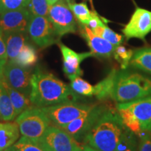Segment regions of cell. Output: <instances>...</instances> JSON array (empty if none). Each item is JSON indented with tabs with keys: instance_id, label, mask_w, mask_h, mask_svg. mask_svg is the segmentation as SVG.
I'll use <instances>...</instances> for the list:
<instances>
[{
	"instance_id": "obj_35",
	"label": "cell",
	"mask_w": 151,
	"mask_h": 151,
	"mask_svg": "<svg viewBox=\"0 0 151 151\" xmlns=\"http://www.w3.org/2000/svg\"><path fill=\"white\" fill-rule=\"evenodd\" d=\"M78 151H90L89 146H87V145H84V146H82L81 148Z\"/></svg>"
},
{
	"instance_id": "obj_31",
	"label": "cell",
	"mask_w": 151,
	"mask_h": 151,
	"mask_svg": "<svg viewBox=\"0 0 151 151\" xmlns=\"http://www.w3.org/2000/svg\"><path fill=\"white\" fill-rule=\"evenodd\" d=\"M104 24H105L104 23V22L101 20L99 16H98L95 12L92 11L91 18H90L89 22H88V23L86 26H88L90 29H91L92 30L95 29V28L99 27V26H102Z\"/></svg>"
},
{
	"instance_id": "obj_12",
	"label": "cell",
	"mask_w": 151,
	"mask_h": 151,
	"mask_svg": "<svg viewBox=\"0 0 151 151\" xmlns=\"http://www.w3.org/2000/svg\"><path fill=\"white\" fill-rule=\"evenodd\" d=\"M151 32V11L137 8L128 23L122 29L124 37L129 40L137 38L145 41V38Z\"/></svg>"
},
{
	"instance_id": "obj_2",
	"label": "cell",
	"mask_w": 151,
	"mask_h": 151,
	"mask_svg": "<svg viewBox=\"0 0 151 151\" xmlns=\"http://www.w3.org/2000/svg\"><path fill=\"white\" fill-rule=\"evenodd\" d=\"M127 129L118 111L107 108L83 141L87 146L96 150L116 151Z\"/></svg>"
},
{
	"instance_id": "obj_28",
	"label": "cell",
	"mask_w": 151,
	"mask_h": 151,
	"mask_svg": "<svg viewBox=\"0 0 151 151\" xmlns=\"http://www.w3.org/2000/svg\"><path fill=\"white\" fill-rule=\"evenodd\" d=\"M27 8L32 16H48L49 5L47 0H29Z\"/></svg>"
},
{
	"instance_id": "obj_9",
	"label": "cell",
	"mask_w": 151,
	"mask_h": 151,
	"mask_svg": "<svg viewBox=\"0 0 151 151\" xmlns=\"http://www.w3.org/2000/svg\"><path fill=\"white\" fill-rule=\"evenodd\" d=\"M27 33L33 42L41 48L58 43L60 39L46 16H32Z\"/></svg>"
},
{
	"instance_id": "obj_27",
	"label": "cell",
	"mask_w": 151,
	"mask_h": 151,
	"mask_svg": "<svg viewBox=\"0 0 151 151\" xmlns=\"http://www.w3.org/2000/svg\"><path fill=\"white\" fill-rule=\"evenodd\" d=\"M133 54L134 51L132 50L127 49L124 46L119 45L115 48L113 57L120 63L121 69H127Z\"/></svg>"
},
{
	"instance_id": "obj_33",
	"label": "cell",
	"mask_w": 151,
	"mask_h": 151,
	"mask_svg": "<svg viewBox=\"0 0 151 151\" xmlns=\"http://www.w3.org/2000/svg\"><path fill=\"white\" fill-rule=\"evenodd\" d=\"M0 60H8L6 53V47L4 41V31L0 27Z\"/></svg>"
},
{
	"instance_id": "obj_3",
	"label": "cell",
	"mask_w": 151,
	"mask_h": 151,
	"mask_svg": "<svg viewBox=\"0 0 151 151\" xmlns=\"http://www.w3.org/2000/svg\"><path fill=\"white\" fill-rule=\"evenodd\" d=\"M151 95V78L137 72L118 71L111 99L118 103H127Z\"/></svg>"
},
{
	"instance_id": "obj_11",
	"label": "cell",
	"mask_w": 151,
	"mask_h": 151,
	"mask_svg": "<svg viewBox=\"0 0 151 151\" xmlns=\"http://www.w3.org/2000/svg\"><path fill=\"white\" fill-rule=\"evenodd\" d=\"M106 109L107 107L105 106L96 104L89 112L75 119L62 128L76 141L81 139L83 140L85 136L92 129Z\"/></svg>"
},
{
	"instance_id": "obj_1",
	"label": "cell",
	"mask_w": 151,
	"mask_h": 151,
	"mask_svg": "<svg viewBox=\"0 0 151 151\" xmlns=\"http://www.w3.org/2000/svg\"><path fill=\"white\" fill-rule=\"evenodd\" d=\"M31 86L30 101L35 106L39 108L74 102L79 98V94L73 92L69 85L39 67L33 71Z\"/></svg>"
},
{
	"instance_id": "obj_17",
	"label": "cell",
	"mask_w": 151,
	"mask_h": 151,
	"mask_svg": "<svg viewBox=\"0 0 151 151\" xmlns=\"http://www.w3.org/2000/svg\"><path fill=\"white\" fill-rule=\"evenodd\" d=\"M20 130L16 122H0V150H6L20 138Z\"/></svg>"
},
{
	"instance_id": "obj_20",
	"label": "cell",
	"mask_w": 151,
	"mask_h": 151,
	"mask_svg": "<svg viewBox=\"0 0 151 151\" xmlns=\"http://www.w3.org/2000/svg\"><path fill=\"white\" fill-rule=\"evenodd\" d=\"M38 55L35 47L29 43H25L18 56L13 60H8L20 67L31 68L38 61Z\"/></svg>"
},
{
	"instance_id": "obj_5",
	"label": "cell",
	"mask_w": 151,
	"mask_h": 151,
	"mask_svg": "<svg viewBox=\"0 0 151 151\" xmlns=\"http://www.w3.org/2000/svg\"><path fill=\"white\" fill-rule=\"evenodd\" d=\"M20 134L27 138L37 140L51 124L50 119L42 108L33 106L16 118Z\"/></svg>"
},
{
	"instance_id": "obj_21",
	"label": "cell",
	"mask_w": 151,
	"mask_h": 151,
	"mask_svg": "<svg viewBox=\"0 0 151 151\" xmlns=\"http://www.w3.org/2000/svg\"><path fill=\"white\" fill-rule=\"evenodd\" d=\"M129 65L151 74V48H140L134 52Z\"/></svg>"
},
{
	"instance_id": "obj_19",
	"label": "cell",
	"mask_w": 151,
	"mask_h": 151,
	"mask_svg": "<svg viewBox=\"0 0 151 151\" xmlns=\"http://www.w3.org/2000/svg\"><path fill=\"white\" fill-rule=\"evenodd\" d=\"M117 73H118V71L116 69H112L106 77H105L103 80L94 86V95L98 99L104 100L112 97Z\"/></svg>"
},
{
	"instance_id": "obj_38",
	"label": "cell",
	"mask_w": 151,
	"mask_h": 151,
	"mask_svg": "<svg viewBox=\"0 0 151 151\" xmlns=\"http://www.w3.org/2000/svg\"><path fill=\"white\" fill-rule=\"evenodd\" d=\"M0 151H8V149H6V150H0Z\"/></svg>"
},
{
	"instance_id": "obj_36",
	"label": "cell",
	"mask_w": 151,
	"mask_h": 151,
	"mask_svg": "<svg viewBox=\"0 0 151 151\" xmlns=\"http://www.w3.org/2000/svg\"><path fill=\"white\" fill-rule=\"evenodd\" d=\"M58 1H59V0H47L49 6H50L55 4L56 2H58Z\"/></svg>"
},
{
	"instance_id": "obj_37",
	"label": "cell",
	"mask_w": 151,
	"mask_h": 151,
	"mask_svg": "<svg viewBox=\"0 0 151 151\" xmlns=\"http://www.w3.org/2000/svg\"><path fill=\"white\" fill-rule=\"evenodd\" d=\"M89 148H90V151H101V150H96V149L92 148H91V147H90V146H89Z\"/></svg>"
},
{
	"instance_id": "obj_14",
	"label": "cell",
	"mask_w": 151,
	"mask_h": 151,
	"mask_svg": "<svg viewBox=\"0 0 151 151\" xmlns=\"http://www.w3.org/2000/svg\"><path fill=\"white\" fill-rule=\"evenodd\" d=\"M58 46L63 58V71L67 78L71 81L76 77L81 76L83 73L81 69V62L87 58L93 57L92 52L78 53L62 43H58Z\"/></svg>"
},
{
	"instance_id": "obj_30",
	"label": "cell",
	"mask_w": 151,
	"mask_h": 151,
	"mask_svg": "<svg viewBox=\"0 0 151 151\" xmlns=\"http://www.w3.org/2000/svg\"><path fill=\"white\" fill-rule=\"evenodd\" d=\"M29 0H0V14L26 8Z\"/></svg>"
},
{
	"instance_id": "obj_23",
	"label": "cell",
	"mask_w": 151,
	"mask_h": 151,
	"mask_svg": "<svg viewBox=\"0 0 151 151\" xmlns=\"http://www.w3.org/2000/svg\"><path fill=\"white\" fill-rule=\"evenodd\" d=\"M73 16L80 24L87 25L91 18L92 11L88 9L86 3H75L70 0H66Z\"/></svg>"
},
{
	"instance_id": "obj_34",
	"label": "cell",
	"mask_w": 151,
	"mask_h": 151,
	"mask_svg": "<svg viewBox=\"0 0 151 151\" xmlns=\"http://www.w3.org/2000/svg\"><path fill=\"white\" fill-rule=\"evenodd\" d=\"M7 61L8 60H0V81L3 78L4 71V68Z\"/></svg>"
},
{
	"instance_id": "obj_18",
	"label": "cell",
	"mask_w": 151,
	"mask_h": 151,
	"mask_svg": "<svg viewBox=\"0 0 151 151\" xmlns=\"http://www.w3.org/2000/svg\"><path fill=\"white\" fill-rule=\"evenodd\" d=\"M2 83L5 89L8 92L9 97H10L16 117L22 112H23L24 111H25L26 109L33 106L34 105L30 101L29 97L11 88L4 81L3 78Z\"/></svg>"
},
{
	"instance_id": "obj_26",
	"label": "cell",
	"mask_w": 151,
	"mask_h": 151,
	"mask_svg": "<svg viewBox=\"0 0 151 151\" xmlns=\"http://www.w3.org/2000/svg\"><path fill=\"white\" fill-rule=\"evenodd\" d=\"M8 151H46L35 140L22 137L8 148Z\"/></svg>"
},
{
	"instance_id": "obj_4",
	"label": "cell",
	"mask_w": 151,
	"mask_h": 151,
	"mask_svg": "<svg viewBox=\"0 0 151 151\" xmlns=\"http://www.w3.org/2000/svg\"><path fill=\"white\" fill-rule=\"evenodd\" d=\"M117 111L127 129L139 137L151 134V95L127 103H118Z\"/></svg>"
},
{
	"instance_id": "obj_32",
	"label": "cell",
	"mask_w": 151,
	"mask_h": 151,
	"mask_svg": "<svg viewBox=\"0 0 151 151\" xmlns=\"http://www.w3.org/2000/svg\"><path fill=\"white\" fill-rule=\"evenodd\" d=\"M138 149L139 151H151V137L150 134L141 137Z\"/></svg>"
},
{
	"instance_id": "obj_10",
	"label": "cell",
	"mask_w": 151,
	"mask_h": 151,
	"mask_svg": "<svg viewBox=\"0 0 151 151\" xmlns=\"http://www.w3.org/2000/svg\"><path fill=\"white\" fill-rule=\"evenodd\" d=\"M33 71L7 61L4 71V81L14 89L29 97Z\"/></svg>"
},
{
	"instance_id": "obj_22",
	"label": "cell",
	"mask_w": 151,
	"mask_h": 151,
	"mask_svg": "<svg viewBox=\"0 0 151 151\" xmlns=\"http://www.w3.org/2000/svg\"><path fill=\"white\" fill-rule=\"evenodd\" d=\"M16 118L12 103L1 79L0 81V120L5 122L12 121Z\"/></svg>"
},
{
	"instance_id": "obj_29",
	"label": "cell",
	"mask_w": 151,
	"mask_h": 151,
	"mask_svg": "<svg viewBox=\"0 0 151 151\" xmlns=\"http://www.w3.org/2000/svg\"><path fill=\"white\" fill-rule=\"evenodd\" d=\"M137 149L135 134L127 129L117 146L116 151H137Z\"/></svg>"
},
{
	"instance_id": "obj_15",
	"label": "cell",
	"mask_w": 151,
	"mask_h": 151,
	"mask_svg": "<svg viewBox=\"0 0 151 151\" xmlns=\"http://www.w3.org/2000/svg\"><path fill=\"white\" fill-rule=\"evenodd\" d=\"M31 14L27 7L0 14V27L5 32H27Z\"/></svg>"
},
{
	"instance_id": "obj_13",
	"label": "cell",
	"mask_w": 151,
	"mask_h": 151,
	"mask_svg": "<svg viewBox=\"0 0 151 151\" xmlns=\"http://www.w3.org/2000/svg\"><path fill=\"white\" fill-rule=\"evenodd\" d=\"M81 35L86 40L93 57L108 59L113 56L115 47L102 37L95 35L88 26L79 23Z\"/></svg>"
},
{
	"instance_id": "obj_16",
	"label": "cell",
	"mask_w": 151,
	"mask_h": 151,
	"mask_svg": "<svg viewBox=\"0 0 151 151\" xmlns=\"http://www.w3.org/2000/svg\"><path fill=\"white\" fill-rule=\"evenodd\" d=\"M25 34L20 32H4L8 60H13L18 56L22 48L26 43L27 37Z\"/></svg>"
},
{
	"instance_id": "obj_24",
	"label": "cell",
	"mask_w": 151,
	"mask_h": 151,
	"mask_svg": "<svg viewBox=\"0 0 151 151\" xmlns=\"http://www.w3.org/2000/svg\"><path fill=\"white\" fill-rule=\"evenodd\" d=\"M92 31L95 35L102 37L105 40L109 41L115 47L121 45V43L124 41V36L115 32L109 27H107L106 24L99 26V27L92 29Z\"/></svg>"
},
{
	"instance_id": "obj_6",
	"label": "cell",
	"mask_w": 151,
	"mask_h": 151,
	"mask_svg": "<svg viewBox=\"0 0 151 151\" xmlns=\"http://www.w3.org/2000/svg\"><path fill=\"white\" fill-rule=\"evenodd\" d=\"M95 105L74 101L43 107L42 109L48 116L51 124L62 128L75 119L89 112Z\"/></svg>"
},
{
	"instance_id": "obj_25",
	"label": "cell",
	"mask_w": 151,
	"mask_h": 151,
	"mask_svg": "<svg viewBox=\"0 0 151 151\" xmlns=\"http://www.w3.org/2000/svg\"><path fill=\"white\" fill-rule=\"evenodd\" d=\"M69 86L73 91L79 95L92 97L94 94V86H92L84 79L81 78V76H78L71 80Z\"/></svg>"
},
{
	"instance_id": "obj_7",
	"label": "cell",
	"mask_w": 151,
	"mask_h": 151,
	"mask_svg": "<svg viewBox=\"0 0 151 151\" xmlns=\"http://www.w3.org/2000/svg\"><path fill=\"white\" fill-rule=\"evenodd\" d=\"M35 141L46 151H78L82 147L65 130L51 124L39 139Z\"/></svg>"
},
{
	"instance_id": "obj_8",
	"label": "cell",
	"mask_w": 151,
	"mask_h": 151,
	"mask_svg": "<svg viewBox=\"0 0 151 151\" xmlns=\"http://www.w3.org/2000/svg\"><path fill=\"white\" fill-rule=\"evenodd\" d=\"M47 17L60 38L67 34L76 32L78 24L66 0H59L50 6Z\"/></svg>"
}]
</instances>
